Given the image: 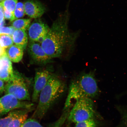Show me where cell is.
<instances>
[{"mask_svg": "<svg viewBox=\"0 0 127 127\" xmlns=\"http://www.w3.org/2000/svg\"><path fill=\"white\" fill-rule=\"evenodd\" d=\"M68 12L60 15L52 24L45 39L41 43L44 51L52 59L59 58L68 45L74 43L78 33L73 34L68 28Z\"/></svg>", "mask_w": 127, "mask_h": 127, "instance_id": "cell-1", "label": "cell"}, {"mask_svg": "<svg viewBox=\"0 0 127 127\" xmlns=\"http://www.w3.org/2000/svg\"><path fill=\"white\" fill-rule=\"evenodd\" d=\"M65 89L63 81L52 75L41 92L32 118L36 120L42 119L55 101L63 94Z\"/></svg>", "mask_w": 127, "mask_h": 127, "instance_id": "cell-2", "label": "cell"}, {"mask_svg": "<svg viewBox=\"0 0 127 127\" xmlns=\"http://www.w3.org/2000/svg\"><path fill=\"white\" fill-rule=\"evenodd\" d=\"M70 89L79 98L92 99L99 94V90L94 73H84L71 84Z\"/></svg>", "mask_w": 127, "mask_h": 127, "instance_id": "cell-3", "label": "cell"}, {"mask_svg": "<svg viewBox=\"0 0 127 127\" xmlns=\"http://www.w3.org/2000/svg\"><path fill=\"white\" fill-rule=\"evenodd\" d=\"M95 114L94 103L91 99L83 97L76 101L68 120L71 123H76L94 119Z\"/></svg>", "mask_w": 127, "mask_h": 127, "instance_id": "cell-4", "label": "cell"}, {"mask_svg": "<svg viewBox=\"0 0 127 127\" xmlns=\"http://www.w3.org/2000/svg\"><path fill=\"white\" fill-rule=\"evenodd\" d=\"M4 86L6 94L13 95L21 101H29L31 97L27 87L24 78L17 71H14L13 75Z\"/></svg>", "mask_w": 127, "mask_h": 127, "instance_id": "cell-5", "label": "cell"}, {"mask_svg": "<svg viewBox=\"0 0 127 127\" xmlns=\"http://www.w3.org/2000/svg\"><path fill=\"white\" fill-rule=\"evenodd\" d=\"M32 103L21 101L11 95L6 94L0 98V116L16 109H31Z\"/></svg>", "mask_w": 127, "mask_h": 127, "instance_id": "cell-6", "label": "cell"}, {"mask_svg": "<svg viewBox=\"0 0 127 127\" xmlns=\"http://www.w3.org/2000/svg\"><path fill=\"white\" fill-rule=\"evenodd\" d=\"M50 29L46 24L42 21L35 20L28 29L30 40L41 44L46 37Z\"/></svg>", "mask_w": 127, "mask_h": 127, "instance_id": "cell-7", "label": "cell"}, {"mask_svg": "<svg viewBox=\"0 0 127 127\" xmlns=\"http://www.w3.org/2000/svg\"><path fill=\"white\" fill-rule=\"evenodd\" d=\"M50 71L47 70L37 71L36 73L34 79L32 101L36 102L38 101L40 94L52 76Z\"/></svg>", "mask_w": 127, "mask_h": 127, "instance_id": "cell-8", "label": "cell"}, {"mask_svg": "<svg viewBox=\"0 0 127 127\" xmlns=\"http://www.w3.org/2000/svg\"><path fill=\"white\" fill-rule=\"evenodd\" d=\"M28 51L31 58L38 64H45L52 59L46 53L39 43L30 40Z\"/></svg>", "mask_w": 127, "mask_h": 127, "instance_id": "cell-9", "label": "cell"}, {"mask_svg": "<svg viewBox=\"0 0 127 127\" xmlns=\"http://www.w3.org/2000/svg\"><path fill=\"white\" fill-rule=\"evenodd\" d=\"M25 14L31 18H38L45 12V7L37 0H27L24 3Z\"/></svg>", "mask_w": 127, "mask_h": 127, "instance_id": "cell-10", "label": "cell"}, {"mask_svg": "<svg viewBox=\"0 0 127 127\" xmlns=\"http://www.w3.org/2000/svg\"><path fill=\"white\" fill-rule=\"evenodd\" d=\"M12 64L5 52L0 53V79L4 81H8L13 75Z\"/></svg>", "mask_w": 127, "mask_h": 127, "instance_id": "cell-11", "label": "cell"}, {"mask_svg": "<svg viewBox=\"0 0 127 127\" xmlns=\"http://www.w3.org/2000/svg\"><path fill=\"white\" fill-rule=\"evenodd\" d=\"M23 49L15 44H12L5 50L8 58L13 62H19L23 59Z\"/></svg>", "mask_w": 127, "mask_h": 127, "instance_id": "cell-12", "label": "cell"}, {"mask_svg": "<svg viewBox=\"0 0 127 127\" xmlns=\"http://www.w3.org/2000/svg\"><path fill=\"white\" fill-rule=\"evenodd\" d=\"M12 37L14 44L23 48L26 49L28 44V36L26 31L23 30H15Z\"/></svg>", "mask_w": 127, "mask_h": 127, "instance_id": "cell-13", "label": "cell"}, {"mask_svg": "<svg viewBox=\"0 0 127 127\" xmlns=\"http://www.w3.org/2000/svg\"><path fill=\"white\" fill-rule=\"evenodd\" d=\"M31 109H22L12 119L8 127H20L28 119V114Z\"/></svg>", "mask_w": 127, "mask_h": 127, "instance_id": "cell-14", "label": "cell"}, {"mask_svg": "<svg viewBox=\"0 0 127 127\" xmlns=\"http://www.w3.org/2000/svg\"><path fill=\"white\" fill-rule=\"evenodd\" d=\"M31 20L29 19H17L12 22L11 26L15 30L26 31L31 24Z\"/></svg>", "mask_w": 127, "mask_h": 127, "instance_id": "cell-15", "label": "cell"}, {"mask_svg": "<svg viewBox=\"0 0 127 127\" xmlns=\"http://www.w3.org/2000/svg\"><path fill=\"white\" fill-rule=\"evenodd\" d=\"M14 43L12 36L7 34H0V53L5 52V50Z\"/></svg>", "mask_w": 127, "mask_h": 127, "instance_id": "cell-16", "label": "cell"}, {"mask_svg": "<svg viewBox=\"0 0 127 127\" xmlns=\"http://www.w3.org/2000/svg\"><path fill=\"white\" fill-rule=\"evenodd\" d=\"M20 110H14L9 112L7 116L0 118V127H8L12 119L17 115Z\"/></svg>", "mask_w": 127, "mask_h": 127, "instance_id": "cell-17", "label": "cell"}, {"mask_svg": "<svg viewBox=\"0 0 127 127\" xmlns=\"http://www.w3.org/2000/svg\"><path fill=\"white\" fill-rule=\"evenodd\" d=\"M17 1L18 0H4L0 3L8 11L14 13Z\"/></svg>", "mask_w": 127, "mask_h": 127, "instance_id": "cell-18", "label": "cell"}, {"mask_svg": "<svg viewBox=\"0 0 127 127\" xmlns=\"http://www.w3.org/2000/svg\"><path fill=\"white\" fill-rule=\"evenodd\" d=\"M15 20L23 17L25 15L24 4L22 2H17L14 12Z\"/></svg>", "mask_w": 127, "mask_h": 127, "instance_id": "cell-19", "label": "cell"}, {"mask_svg": "<svg viewBox=\"0 0 127 127\" xmlns=\"http://www.w3.org/2000/svg\"><path fill=\"white\" fill-rule=\"evenodd\" d=\"M96 125L94 119H92L76 123L75 127H96Z\"/></svg>", "mask_w": 127, "mask_h": 127, "instance_id": "cell-20", "label": "cell"}, {"mask_svg": "<svg viewBox=\"0 0 127 127\" xmlns=\"http://www.w3.org/2000/svg\"><path fill=\"white\" fill-rule=\"evenodd\" d=\"M20 127H43L37 121L32 118L27 119Z\"/></svg>", "mask_w": 127, "mask_h": 127, "instance_id": "cell-21", "label": "cell"}, {"mask_svg": "<svg viewBox=\"0 0 127 127\" xmlns=\"http://www.w3.org/2000/svg\"><path fill=\"white\" fill-rule=\"evenodd\" d=\"M15 29L12 26L3 27L0 28V34H7L12 36Z\"/></svg>", "mask_w": 127, "mask_h": 127, "instance_id": "cell-22", "label": "cell"}, {"mask_svg": "<svg viewBox=\"0 0 127 127\" xmlns=\"http://www.w3.org/2000/svg\"><path fill=\"white\" fill-rule=\"evenodd\" d=\"M3 7L4 17V19L9 20L12 22L15 20V16L13 13L9 11L5 8Z\"/></svg>", "mask_w": 127, "mask_h": 127, "instance_id": "cell-23", "label": "cell"}, {"mask_svg": "<svg viewBox=\"0 0 127 127\" xmlns=\"http://www.w3.org/2000/svg\"><path fill=\"white\" fill-rule=\"evenodd\" d=\"M4 20V9L3 6L0 3V22Z\"/></svg>", "mask_w": 127, "mask_h": 127, "instance_id": "cell-24", "label": "cell"}, {"mask_svg": "<svg viewBox=\"0 0 127 127\" xmlns=\"http://www.w3.org/2000/svg\"><path fill=\"white\" fill-rule=\"evenodd\" d=\"M4 86L3 81L0 79V94L4 91Z\"/></svg>", "mask_w": 127, "mask_h": 127, "instance_id": "cell-25", "label": "cell"}, {"mask_svg": "<svg viewBox=\"0 0 127 127\" xmlns=\"http://www.w3.org/2000/svg\"><path fill=\"white\" fill-rule=\"evenodd\" d=\"M123 120L125 126L127 127V111L124 115Z\"/></svg>", "mask_w": 127, "mask_h": 127, "instance_id": "cell-26", "label": "cell"}, {"mask_svg": "<svg viewBox=\"0 0 127 127\" xmlns=\"http://www.w3.org/2000/svg\"><path fill=\"white\" fill-rule=\"evenodd\" d=\"M5 24V20L3 21L2 22H0V28L4 27Z\"/></svg>", "mask_w": 127, "mask_h": 127, "instance_id": "cell-27", "label": "cell"}, {"mask_svg": "<svg viewBox=\"0 0 127 127\" xmlns=\"http://www.w3.org/2000/svg\"><path fill=\"white\" fill-rule=\"evenodd\" d=\"M4 0H0V3L2 2V1H4Z\"/></svg>", "mask_w": 127, "mask_h": 127, "instance_id": "cell-28", "label": "cell"}]
</instances>
